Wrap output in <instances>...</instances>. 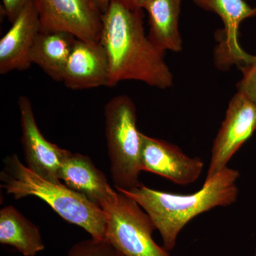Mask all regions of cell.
I'll return each mask as SVG.
<instances>
[{"label":"cell","mask_w":256,"mask_h":256,"mask_svg":"<svg viewBox=\"0 0 256 256\" xmlns=\"http://www.w3.org/2000/svg\"><path fill=\"white\" fill-rule=\"evenodd\" d=\"M206 11L212 12L222 18L223 34L215 50V62L220 70H228L232 66L238 68L246 64L252 56L244 52L239 44V28L244 20L256 16L245 0H192Z\"/></svg>","instance_id":"obj_9"},{"label":"cell","mask_w":256,"mask_h":256,"mask_svg":"<svg viewBox=\"0 0 256 256\" xmlns=\"http://www.w3.org/2000/svg\"><path fill=\"white\" fill-rule=\"evenodd\" d=\"M105 132L110 173L116 190L140 186L142 134L137 127V109L129 96L112 98L105 106Z\"/></svg>","instance_id":"obj_4"},{"label":"cell","mask_w":256,"mask_h":256,"mask_svg":"<svg viewBox=\"0 0 256 256\" xmlns=\"http://www.w3.org/2000/svg\"><path fill=\"white\" fill-rule=\"evenodd\" d=\"M0 244L15 248L24 256H35L45 249L40 228L13 206L0 210Z\"/></svg>","instance_id":"obj_16"},{"label":"cell","mask_w":256,"mask_h":256,"mask_svg":"<svg viewBox=\"0 0 256 256\" xmlns=\"http://www.w3.org/2000/svg\"><path fill=\"white\" fill-rule=\"evenodd\" d=\"M108 58L100 42L77 38L64 73L63 82L70 90L110 87Z\"/></svg>","instance_id":"obj_11"},{"label":"cell","mask_w":256,"mask_h":256,"mask_svg":"<svg viewBox=\"0 0 256 256\" xmlns=\"http://www.w3.org/2000/svg\"><path fill=\"white\" fill-rule=\"evenodd\" d=\"M4 164L0 182L8 194L16 200L36 196L46 202L64 220L84 228L92 238L105 240L107 217L100 207L65 184L52 182L35 174L16 154L8 156Z\"/></svg>","instance_id":"obj_3"},{"label":"cell","mask_w":256,"mask_h":256,"mask_svg":"<svg viewBox=\"0 0 256 256\" xmlns=\"http://www.w3.org/2000/svg\"><path fill=\"white\" fill-rule=\"evenodd\" d=\"M41 31L68 32L78 40L100 42L102 12L94 0H33Z\"/></svg>","instance_id":"obj_6"},{"label":"cell","mask_w":256,"mask_h":256,"mask_svg":"<svg viewBox=\"0 0 256 256\" xmlns=\"http://www.w3.org/2000/svg\"><path fill=\"white\" fill-rule=\"evenodd\" d=\"M66 256H124L110 242L92 238L77 242Z\"/></svg>","instance_id":"obj_17"},{"label":"cell","mask_w":256,"mask_h":256,"mask_svg":"<svg viewBox=\"0 0 256 256\" xmlns=\"http://www.w3.org/2000/svg\"><path fill=\"white\" fill-rule=\"evenodd\" d=\"M60 181L102 210L116 201L118 194L92 159L79 153L68 151L62 164Z\"/></svg>","instance_id":"obj_13"},{"label":"cell","mask_w":256,"mask_h":256,"mask_svg":"<svg viewBox=\"0 0 256 256\" xmlns=\"http://www.w3.org/2000/svg\"><path fill=\"white\" fill-rule=\"evenodd\" d=\"M12 26L0 40V74L14 70H28L31 67L30 53L41 32V22L33 0L26 5Z\"/></svg>","instance_id":"obj_12"},{"label":"cell","mask_w":256,"mask_h":256,"mask_svg":"<svg viewBox=\"0 0 256 256\" xmlns=\"http://www.w3.org/2000/svg\"><path fill=\"white\" fill-rule=\"evenodd\" d=\"M238 170L226 168L200 191L176 194L142 184L130 191L117 190L134 200L150 216L162 238L165 250H174L182 230L194 218L217 207L232 206L238 200Z\"/></svg>","instance_id":"obj_2"},{"label":"cell","mask_w":256,"mask_h":256,"mask_svg":"<svg viewBox=\"0 0 256 256\" xmlns=\"http://www.w3.org/2000/svg\"><path fill=\"white\" fill-rule=\"evenodd\" d=\"M242 79L238 85V92L246 96L256 105V56H252L246 64L239 67Z\"/></svg>","instance_id":"obj_18"},{"label":"cell","mask_w":256,"mask_h":256,"mask_svg":"<svg viewBox=\"0 0 256 256\" xmlns=\"http://www.w3.org/2000/svg\"><path fill=\"white\" fill-rule=\"evenodd\" d=\"M118 192L116 201L104 210L106 242L124 256H171L153 239L156 226L146 210L132 198Z\"/></svg>","instance_id":"obj_5"},{"label":"cell","mask_w":256,"mask_h":256,"mask_svg":"<svg viewBox=\"0 0 256 256\" xmlns=\"http://www.w3.org/2000/svg\"><path fill=\"white\" fill-rule=\"evenodd\" d=\"M5 16L12 23L32 0H2Z\"/></svg>","instance_id":"obj_19"},{"label":"cell","mask_w":256,"mask_h":256,"mask_svg":"<svg viewBox=\"0 0 256 256\" xmlns=\"http://www.w3.org/2000/svg\"><path fill=\"white\" fill-rule=\"evenodd\" d=\"M254 256H256V249L255 254H254Z\"/></svg>","instance_id":"obj_22"},{"label":"cell","mask_w":256,"mask_h":256,"mask_svg":"<svg viewBox=\"0 0 256 256\" xmlns=\"http://www.w3.org/2000/svg\"><path fill=\"white\" fill-rule=\"evenodd\" d=\"M94 1L96 3V6L102 12V14H104L108 8L111 0H94Z\"/></svg>","instance_id":"obj_21"},{"label":"cell","mask_w":256,"mask_h":256,"mask_svg":"<svg viewBox=\"0 0 256 256\" xmlns=\"http://www.w3.org/2000/svg\"><path fill=\"white\" fill-rule=\"evenodd\" d=\"M256 131V105L238 92L228 104L225 119L214 141L206 180L228 168L229 162Z\"/></svg>","instance_id":"obj_7"},{"label":"cell","mask_w":256,"mask_h":256,"mask_svg":"<svg viewBox=\"0 0 256 256\" xmlns=\"http://www.w3.org/2000/svg\"><path fill=\"white\" fill-rule=\"evenodd\" d=\"M122 3L129 8L134 10H144L146 5L152 0H120Z\"/></svg>","instance_id":"obj_20"},{"label":"cell","mask_w":256,"mask_h":256,"mask_svg":"<svg viewBox=\"0 0 256 256\" xmlns=\"http://www.w3.org/2000/svg\"><path fill=\"white\" fill-rule=\"evenodd\" d=\"M182 0H152L146 8L149 14L148 37L163 52H181L182 38L178 30Z\"/></svg>","instance_id":"obj_15"},{"label":"cell","mask_w":256,"mask_h":256,"mask_svg":"<svg viewBox=\"0 0 256 256\" xmlns=\"http://www.w3.org/2000/svg\"><path fill=\"white\" fill-rule=\"evenodd\" d=\"M18 106L26 168L44 180L62 183L60 170L68 151L45 138L37 124L33 106L28 97L20 96Z\"/></svg>","instance_id":"obj_8"},{"label":"cell","mask_w":256,"mask_h":256,"mask_svg":"<svg viewBox=\"0 0 256 256\" xmlns=\"http://www.w3.org/2000/svg\"><path fill=\"white\" fill-rule=\"evenodd\" d=\"M141 164L142 172L159 175L182 186L197 181L204 168L201 158H190L178 146L143 133Z\"/></svg>","instance_id":"obj_10"},{"label":"cell","mask_w":256,"mask_h":256,"mask_svg":"<svg viewBox=\"0 0 256 256\" xmlns=\"http://www.w3.org/2000/svg\"><path fill=\"white\" fill-rule=\"evenodd\" d=\"M143 10L111 0L102 15L100 43L110 65V88L124 80H137L156 88L172 86L174 76L164 52L146 36Z\"/></svg>","instance_id":"obj_1"},{"label":"cell","mask_w":256,"mask_h":256,"mask_svg":"<svg viewBox=\"0 0 256 256\" xmlns=\"http://www.w3.org/2000/svg\"><path fill=\"white\" fill-rule=\"evenodd\" d=\"M77 38L68 32L41 31L37 36L30 62L52 80L63 82L64 73Z\"/></svg>","instance_id":"obj_14"}]
</instances>
